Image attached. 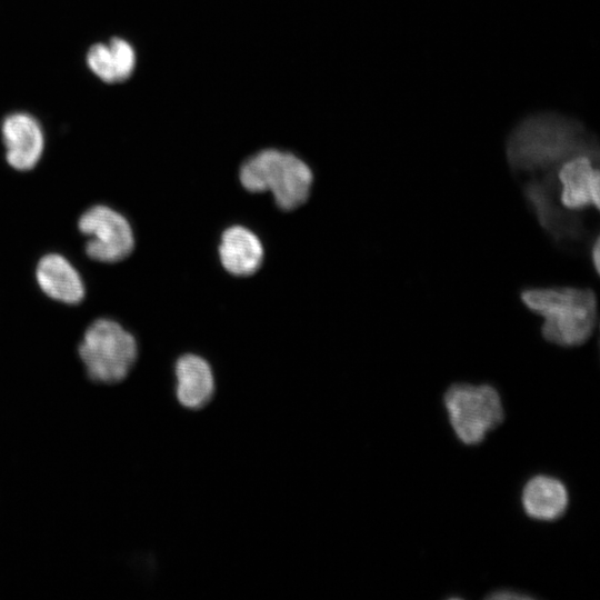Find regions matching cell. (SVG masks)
Here are the masks:
<instances>
[{
  "mask_svg": "<svg viewBox=\"0 0 600 600\" xmlns=\"http://www.w3.org/2000/svg\"><path fill=\"white\" fill-rule=\"evenodd\" d=\"M599 150L593 138L573 118L557 112H539L523 118L510 132L506 154L513 172H553L570 156Z\"/></svg>",
  "mask_w": 600,
  "mask_h": 600,
  "instance_id": "obj_1",
  "label": "cell"
},
{
  "mask_svg": "<svg viewBox=\"0 0 600 600\" xmlns=\"http://www.w3.org/2000/svg\"><path fill=\"white\" fill-rule=\"evenodd\" d=\"M520 300L543 319L541 336L553 344L581 346L597 326V297L589 288H527L520 292Z\"/></svg>",
  "mask_w": 600,
  "mask_h": 600,
  "instance_id": "obj_2",
  "label": "cell"
},
{
  "mask_svg": "<svg viewBox=\"0 0 600 600\" xmlns=\"http://www.w3.org/2000/svg\"><path fill=\"white\" fill-rule=\"evenodd\" d=\"M239 179L248 191H270L279 208L292 210L307 201L313 176L309 166L293 153L263 149L243 162Z\"/></svg>",
  "mask_w": 600,
  "mask_h": 600,
  "instance_id": "obj_3",
  "label": "cell"
},
{
  "mask_svg": "<svg viewBox=\"0 0 600 600\" xmlns=\"http://www.w3.org/2000/svg\"><path fill=\"white\" fill-rule=\"evenodd\" d=\"M78 354L90 379L114 383L124 379L138 358L134 336L111 317H98L84 328Z\"/></svg>",
  "mask_w": 600,
  "mask_h": 600,
  "instance_id": "obj_4",
  "label": "cell"
},
{
  "mask_svg": "<svg viewBox=\"0 0 600 600\" xmlns=\"http://www.w3.org/2000/svg\"><path fill=\"white\" fill-rule=\"evenodd\" d=\"M76 226L86 239L83 252L92 262L116 264L134 250L136 238L130 221L110 204H89L78 216Z\"/></svg>",
  "mask_w": 600,
  "mask_h": 600,
  "instance_id": "obj_5",
  "label": "cell"
},
{
  "mask_svg": "<svg viewBox=\"0 0 600 600\" xmlns=\"http://www.w3.org/2000/svg\"><path fill=\"white\" fill-rule=\"evenodd\" d=\"M451 427L466 444L481 442L503 420L498 391L489 384L456 383L444 393Z\"/></svg>",
  "mask_w": 600,
  "mask_h": 600,
  "instance_id": "obj_6",
  "label": "cell"
},
{
  "mask_svg": "<svg viewBox=\"0 0 600 600\" xmlns=\"http://www.w3.org/2000/svg\"><path fill=\"white\" fill-rule=\"evenodd\" d=\"M599 150L574 153L563 160L556 170L540 178L546 192L564 211L599 210L600 172ZM576 214V213H574Z\"/></svg>",
  "mask_w": 600,
  "mask_h": 600,
  "instance_id": "obj_7",
  "label": "cell"
},
{
  "mask_svg": "<svg viewBox=\"0 0 600 600\" xmlns=\"http://www.w3.org/2000/svg\"><path fill=\"white\" fill-rule=\"evenodd\" d=\"M34 283L50 301L76 307L87 296L86 280L63 253L49 251L39 257L33 269Z\"/></svg>",
  "mask_w": 600,
  "mask_h": 600,
  "instance_id": "obj_8",
  "label": "cell"
},
{
  "mask_svg": "<svg viewBox=\"0 0 600 600\" xmlns=\"http://www.w3.org/2000/svg\"><path fill=\"white\" fill-rule=\"evenodd\" d=\"M1 139L7 164L18 172H29L41 161L46 148L40 122L28 112L8 114L1 123Z\"/></svg>",
  "mask_w": 600,
  "mask_h": 600,
  "instance_id": "obj_9",
  "label": "cell"
},
{
  "mask_svg": "<svg viewBox=\"0 0 600 600\" xmlns=\"http://www.w3.org/2000/svg\"><path fill=\"white\" fill-rule=\"evenodd\" d=\"M176 397L187 409H201L214 393V377L208 361L193 353L181 356L174 366Z\"/></svg>",
  "mask_w": 600,
  "mask_h": 600,
  "instance_id": "obj_10",
  "label": "cell"
},
{
  "mask_svg": "<svg viewBox=\"0 0 600 600\" xmlns=\"http://www.w3.org/2000/svg\"><path fill=\"white\" fill-rule=\"evenodd\" d=\"M87 64L94 76L107 83L126 81L137 66V53L126 39L116 37L107 43L90 47L86 56Z\"/></svg>",
  "mask_w": 600,
  "mask_h": 600,
  "instance_id": "obj_11",
  "label": "cell"
},
{
  "mask_svg": "<svg viewBox=\"0 0 600 600\" xmlns=\"http://www.w3.org/2000/svg\"><path fill=\"white\" fill-rule=\"evenodd\" d=\"M219 257L228 272L234 276H249L260 268L263 260V247L251 230L232 226L221 236Z\"/></svg>",
  "mask_w": 600,
  "mask_h": 600,
  "instance_id": "obj_12",
  "label": "cell"
},
{
  "mask_svg": "<svg viewBox=\"0 0 600 600\" xmlns=\"http://www.w3.org/2000/svg\"><path fill=\"white\" fill-rule=\"evenodd\" d=\"M522 507L526 513L537 520H556L568 506V492L564 484L549 476L530 479L522 491Z\"/></svg>",
  "mask_w": 600,
  "mask_h": 600,
  "instance_id": "obj_13",
  "label": "cell"
},
{
  "mask_svg": "<svg viewBox=\"0 0 600 600\" xmlns=\"http://www.w3.org/2000/svg\"><path fill=\"white\" fill-rule=\"evenodd\" d=\"M599 237L593 241L591 248H590V260L592 262V266H593V269H594V272L598 273L599 272V256H600V250H599Z\"/></svg>",
  "mask_w": 600,
  "mask_h": 600,
  "instance_id": "obj_14",
  "label": "cell"
},
{
  "mask_svg": "<svg viewBox=\"0 0 600 600\" xmlns=\"http://www.w3.org/2000/svg\"><path fill=\"white\" fill-rule=\"evenodd\" d=\"M490 598L492 599H528L530 598L528 594H521V593H518L516 591H509V590H503V591H498L496 593H492L490 596Z\"/></svg>",
  "mask_w": 600,
  "mask_h": 600,
  "instance_id": "obj_15",
  "label": "cell"
}]
</instances>
